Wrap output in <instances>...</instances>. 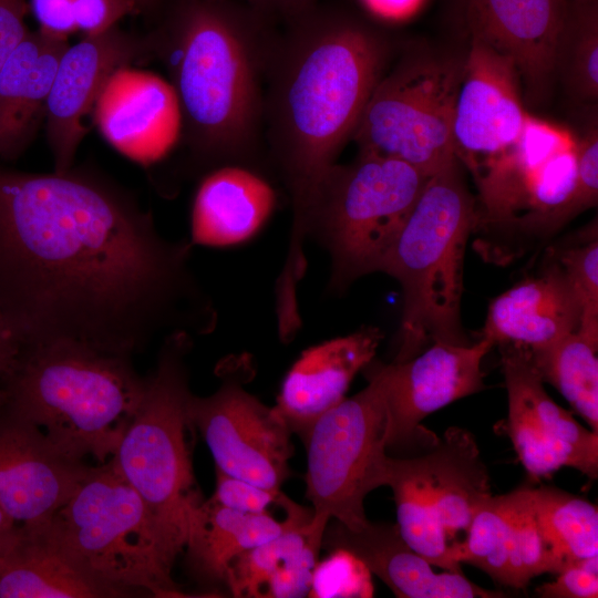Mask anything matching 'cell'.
<instances>
[{
    "instance_id": "6da1fadb",
    "label": "cell",
    "mask_w": 598,
    "mask_h": 598,
    "mask_svg": "<svg viewBox=\"0 0 598 598\" xmlns=\"http://www.w3.org/2000/svg\"><path fill=\"white\" fill-rule=\"evenodd\" d=\"M193 246L94 171L0 167V307L21 350L73 341L133 358L175 331L212 332Z\"/></svg>"
},
{
    "instance_id": "7a4b0ae2",
    "label": "cell",
    "mask_w": 598,
    "mask_h": 598,
    "mask_svg": "<svg viewBox=\"0 0 598 598\" xmlns=\"http://www.w3.org/2000/svg\"><path fill=\"white\" fill-rule=\"evenodd\" d=\"M389 47L351 22H323L275 40L264 93V142L289 196L288 250L276 279L293 291L307 269L305 241L319 185L353 136Z\"/></svg>"
},
{
    "instance_id": "3957f363",
    "label": "cell",
    "mask_w": 598,
    "mask_h": 598,
    "mask_svg": "<svg viewBox=\"0 0 598 598\" xmlns=\"http://www.w3.org/2000/svg\"><path fill=\"white\" fill-rule=\"evenodd\" d=\"M272 39L213 1L179 11L161 52L182 112V134L198 167L257 169L264 148V93Z\"/></svg>"
},
{
    "instance_id": "277c9868",
    "label": "cell",
    "mask_w": 598,
    "mask_h": 598,
    "mask_svg": "<svg viewBox=\"0 0 598 598\" xmlns=\"http://www.w3.org/2000/svg\"><path fill=\"white\" fill-rule=\"evenodd\" d=\"M0 386L4 405L37 425L58 448L103 464L133 420L146 378L134 369L132 358L54 341L22 349Z\"/></svg>"
},
{
    "instance_id": "5b68a950",
    "label": "cell",
    "mask_w": 598,
    "mask_h": 598,
    "mask_svg": "<svg viewBox=\"0 0 598 598\" xmlns=\"http://www.w3.org/2000/svg\"><path fill=\"white\" fill-rule=\"evenodd\" d=\"M475 217L476 199L455 158L429 178L379 268L403 290L393 362L408 361L435 342L470 343L460 310L464 255Z\"/></svg>"
},
{
    "instance_id": "8992f818",
    "label": "cell",
    "mask_w": 598,
    "mask_h": 598,
    "mask_svg": "<svg viewBox=\"0 0 598 598\" xmlns=\"http://www.w3.org/2000/svg\"><path fill=\"white\" fill-rule=\"evenodd\" d=\"M193 336L167 334L156 364L146 377L140 406L126 429L112 462L141 495L179 555L186 545L190 519L203 502L195 483L187 432L189 371L187 355Z\"/></svg>"
},
{
    "instance_id": "52a82bcc",
    "label": "cell",
    "mask_w": 598,
    "mask_h": 598,
    "mask_svg": "<svg viewBox=\"0 0 598 598\" xmlns=\"http://www.w3.org/2000/svg\"><path fill=\"white\" fill-rule=\"evenodd\" d=\"M48 523L92 576L124 596L133 590L185 596L172 577L177 551L112 460L93 467Z\"/></svg>"
},
{
    "instance_id": "ba28073f",
    "label": "cell",
    "mask_w": 598,
    "mask_h": 598,
    "mask_svg": "<svg viewBox=\"0 0 598 598\" xmlns=\"http://www.w3.org/2000/svg\"><path fill=\"white\" fill-rule=\"evenodd\" d=\"M430 177L405 162L364 152L329 168L308 220V237L331 258L329 290L341 292L379 271Z\"/></svg>"
},
{
    "instance_id": "9c48e42d",
    "label": "cell",
    "mask_w": 598,
    "mask_h": 598,
    "mask_svg": "<svg viewBox=\"0 0 598 598\" xmlns=\"http://www.w3.org/2000/svg\"><path fill=\"white\" fill-rule=\"evenodd\" d=\"M363 370L368 385L322 414L305 443L306 496L312 505L311 524L320 528L331 519L350 529L365 526L364 498L388 484L386 377L381 362L372 360Z\"/></svg>"
},
{
    "instance_id": "30bf717a",
    "label": "cell",
    "mask_w": 598,
    "mask_h": 598,
    "mask_svg": "<svg viewBox=\"0 0 598 598\" xmlns=\"http://www.w3.org/2000/svg\"><path fill=\"white\" fill-rule=\"evenodd\" d=\"M386 486L393 492L396 525L411 548L434 567L464 574L451 548L492 496L472 433L451 426L423 455L390 456Z\"/></svg>"
},
{
    "instance_id": "8fae6325",
    "label": "cell",
    "mask_w": 598,
    "mask_h": 598,
    "mask_svg": "<svg viewBox=\"0 0 598 598\" xmlns=\"http://www.w3.org/2000/svg\"><path fill=\"white\" fill-rule=\"evenodd\" d=\"M464 60L416 52L384 72L352 136L359 152L405 162L429 176L455 159L452 120Z\"/></svg>"
},
{
    "instance_id": "7c38bea8",
    "label": "cell",
    "mask_w": 598,
    "mask_h": 598,
    "mask_svg": "<svg viewBox=\"0 0 598 598\" xmlns=\"http://www.w3.org/2000/svg\"><path fill=\"white\" fill-rule=\"evenodd\" d=\"M220 380L208 396L192 394L188 415L221 472L255 485L281 491L290 476L291 431L277 410L244 384L254 375L247 354L231 355L216 368Z\"/></svg>"
},
{
    "instance_id": "4fadbf2b",
    "label": "cell",
    "mask_w": 598,
    "mask_h": 598,
    "mask_svg": "<svg viewBox=\"0 0 598 598\" xmlns=\"http://www.w3.org/2000/svg\"><path fill=\"white\" fill-rule=\"evenodd\" d=\"M508 398L507 433L533 478L573 467L598 477V433L586 429L547 394L526 348L502 344Z\"/></svg>"
},
{
    "instance_id": "5bb4252c",
    "label": "cell",
    "mask_w": 598,
    "mask_h": 598,
    "mask_svg": "<svg viewBox=\"0 0 598 598\" xmlns=\"http://www.w3.org/2000/svg\"><path fill=\"white\" fill-rule=\"evenodd\" d=\"M470 41L454 105L452 143L455 158L476 181L513 150L528 113L514 62L478 39Z\"/></svg>"
},
{
    "instance_id": "9a60e30c",
    "label": "cell",
    "mask_w": 598,
    "mask_h": 598,
    "mask_svg": "<svg viewBox=\"0 0 598 598\" xmlns=\"http://www.w3.org/2000/svg\"><path fill=\"white\" fill-rule=\"evenodd\" d=\"M494 344L435 342L403 362L383 363L391 415L389 446L423 443L437 437L421 426L423 419L450 403L484 389L482 362Z\"/></svg>"
},
{
    "instance_id": "2e32d148",
    "label": "cell",
    "mask_w": 598,
    "mask_h": 598,
    "mask_svg": "<svg viewBox=\"0 0 598 598\" xmlns=\"http://www.w3.org/2000/svg\"><path fill=\"white\" fill-rule=\"evenodd\" d=\"M92 466L58 448L33 423L0 404V509L17 524L50 519Z\"/></svg>"
},
{
    "instance_id": "e0dca14e",
    "label": "cell",
    "mask_w": 598,
    "mask_h": 598,
    "mask_svg": "<svg viewBox=\"0 0 598 598\" xmlns=\"http://www.w3.org/2000/svg\"><path fill=\"white\" fill-rule=\"evenodd\" d=\"M570 0H465L464 23L475 38L515 64L523 101H547Z\"/></svg>"
},
{
    "instance_id": "ac0fdd59",
    "label": "cell",
    "mask_w": 598,
    "mask_h": 598,
    "mask_svg": "<svg viewBox=\"0 0 598 598\" xmlns=\"http://www.w3.org/2000/svg\"><path fill=\"white\" fill-rule=\"evenodd\" d=\"M150 49L116 25L69 44L59 61L45 106V128L54 172L64 173L73 167L86 133L85 117L112 73L132 65Z\"/></svg>"
},
{
    "instance_id": "d6986e66",
    "label": "cell",
    "mask_w": 598,
    "mask_h": 598,
    "mask_svg": "<svg viewBox=\"0 0 598 598\" xmlns=\"http://www.w3.org/2000/svg\"><path fill=\"white\" fill-rule=\"evenodd\" d=\"M451 555L454 561L470 564L495 582L516 589L565 567L536 522L526 486L492 495L474 515L464 538L452 546Z\"/></svg>"
},
{
    "instance_id": "ffe728a7",
    "label": "cell",
    "mask_w": 598,
    "mask_h": 598,
    "mask_svg": "<svg viewBox=\"0 0 598 598\" xmlns=\"http://www.w3.org/2000/svg\"><path fill=\"white\" fill-rule=\"evenodd\" d=\"M92 113L104 140L144 166L163 158L182 135V112L172 84L132 65L112 73Z\"/></svg>"
},
{
    "instance_id": "44dd1931",
    "label": "cell",
    "mask_w": 598,
    "mask_h": 598,
    "mask_svg": "<svg viewBox=\"0 0 598 598\" xmlns=\"http://www.w3.org/2000/svg\"><path fill=\"white\" fill-rule=\"evenodd\" d=\"M383 338L377 327L305 350L286 374L275 409L305 444L315 422L339 404L355 374L370 363Z\"/></svg>"
},
{
    "instance_id": "7402d4cb",
    "label": "cell",
    "mask_w": 598,
    "mask_h": 598,
    "mask_svg": "<svg viewBox=\"0 0 598 598\" xmlns=\"http://www.w3.org/2000/svg\"><path fill=\"white\" fill-rule=\"evenodd\" d=\"M322 546L355 556L400 598H497L503 591L485 589L464 574L433 566L402 537L396 524L371 523L350 529L334 520L327 525Z\"/></svg>"
},
{
    "instance_id": "603a6c76",
    "label": "cell",
    "mask_w": 598,
    "mask_h": 598,
    "mask_svg": "<svg viewBox=\"0 0 598 598\" xmlns=\"http://www.w3.org/2000/svg\"><path fill=\"white\" fill-rule=\"evenodd\" d=\"M581 303L559 265L546 255L538 275L494 298L481 338L535 350L579 328Z\"/></svg>"
},
{
    "instance_id": "cb8c5ba5",
    "label": "cell",
    "mask_w": 598,
    "mask_h": 598,
    "mask_svg": "<svg viewBox=\"0 0 598 598\" xmlns=\"http://www.w3.org/2000/svg\"><path fill=\"white\" fill-rule=\"evenodd\" d=\"M48 520L17 524L3 544L0 598L124 596L92 576L60 543Z\"/></svg>"
},
{
    "instance_id": "d4e9b609",
    "label": "cell",
    "mask_w": 598,
    "mask_h": 598,
    "mask_svg": "<svg viewBox=\"0 0 598 598\" xmlns=\"http://www.w3.org/2000/svg\"><path fill=\"white\" fill-rule=\"evenodd\" d=\"M276 203L274 187L258 171L234 164L216 167L196 190L189 239L208 247L246 241L269 219Z\"/></svg>"
},
{
    "instance_id": "484cf974",
    "label": "cell",
    "mask_w": 598,
    "mask_h": 598,
    "mask_svg": "<svg viewBox=\"0 0 598 598\" xmlns=\"http://www.w3.org/2000/svg\"><path fill=\"white\" fill-rule=\"evenodd\" d=\"M68 40L27 31L0 71V158L13 159L45 116L47 100Z\"/></svg>"
},
{
    "instance_id": "4316f807",
    "label": "cell",
    "mask_w": 598,
    "mask_h": 598,
    "mask_svg": "<svg viewBox=\"0 0 598 598\" xmlns=\"http://www.w3.org/2000/svg\"><path fill=\"white\" fill-rule=\"evenodd\" d=\"M306 508L278 536L239 555L230 565L227 589L234 597L308 596L324 528L311 524Z\"/></svg>"
},
{
    "instance_id": "83f0119b",
    "label": "cell",
    "mask_w": 598,
    "mask_h": 598,
    "mask_svg": "<svg viewBox=\"0 0 598 598\" xmlns=\"http://www.w3.org/2000/svg\"><path fill=\"white\" fill-rule=\"evenodd\" d=\"M285 518L269 512L245 513L203 501L190 519L185 545L188 567L208 585L226 586L231 563L243 553L281 534L306 507L282 495Z\"/></svg>"
},
{
    "instance_id": "f1b7e54d",
    "label": "cell",
    "mask_w": 598,
    "mask_h": 598,
    "mask_svg": "<svg viewBox=\"0 0 598 598\" xmlns=\"http://www.w3.org/2000/svg\"><path fill=\"white\" fill-rule=\"evenodd\" d=\"M530 360L544 382L550 383L598 433V333L582 329L535 350Z\"/></svg>"
},
{
    "instance_id": "f546056e",
    "label": "cell",
    "mask_w": 598,
    "mask_h": 598,
    "mask_svg": "<svg viewBox=\"0 0 598 598\" xmlns=\"http://www.w3.org/2000/svg\"><path fill=\"white\" fill-rule=\"evenodd\" d=\"M536 522L564 566L598 556V512L590 502L553 486H526Z\"/></svg>"
},
{
    "instance_id": "4dcf8cb0",
    "label": "cell",
    "mask_w": 598,
    "mask_h": 598,
    "mask_svg": "<svg viewBox=\"0 0 598 598\" xmlns=\"http://www.w3.org/2000/svg\"><path fill=\"white\" fill-rule=\"evenodd\" d=\"M555 74L571 99L597 104L598 2L570 0L567 20L555 56Z\"/></svg>"
},
{
    "instance_id": "1f68e13d",
    "label": "cell",
    "mask_w": 598,
    "mask_h": 598,
    "mask_svg": "<svg viewBox=\"0 0 598 598\" xmlns=\"http://www.w3.org/2000/svg\"><path fill=\"white\" fill-rule=\"evenodd\" d=\"M547 256L563 270L582 309L579 328L598 333V229L597 220L548 249Z\"/></svg>"
},
{
    "instance_id": "d6a6232c",
    "label": "cell",
    "mask_w": 598,
    "mask_h": 598,
    "mask_svg": "<svg viewBox=\"0 0 598 598\" xmlns=\"http://www.w3.org/2000/svg\"><path fill=\"white\" fill-rule=\"evenodd\" d=\"M330 555L317 561L309 597H369L372 596L370 571L351 553L332 549Z\"/></svg>"
},
{
    "instance_id": "836d02e7",
    "label": "cell",
    "mask_w": 598,
    "mask_h": 598,
    "mask_svg": "<svg viewBox=\"0 0 598 598\" xmlns=\"http://www.w3.org/2000/svg\"><path fill=\"white\" fill-rule=\"evenodd\" d=\"M282 494L281 491L255 485L216 468V487L209 499L245 513H266L271 505L279 504Z\"/></svg>"
},
{
    "instance_id": "e575fe53",
    "label": "cell",
    "mask_w": 598,
    "mask_h": 598,
    "mask_svg": "<svg viewBox=\"0 0 598 598\" xmlns=\"http://www.w3.org/2000/svg\"><path fill=\"white\" fill-rule=\"evenodd\" d=\"M555 580L546 582L535 592L542 598H597L598 556L573 561L565 566Z\"/></svg>"
},
{
    "instance_id": "d590c367",
    "label": "cell",
    "mask_w": 598,
    "mask_h": 598,
    "mask_svg": "<svg viewBox=\"0 0 598 598\" xmlns=\"http://www.w3.org/2000/svg\"><path fill=\"white\" fill-rule=\"evenodd\" d=\"M577 140L576 206L579 213L596 206L598 198V127L597 116L590 121Z\"/></svg>"
},
{
    "instance_id": "8d00e7d4",
    "label": "cell",
    "mask_w": 598,
    "mask_h": 598,
    "mask_svg": "<svg viewBox=\"0 0 598 598\" xmlns=\"http://www.w3.org/2000/svg\"><path fill=\"white\" fill-rule=\"evenodd\" d=\"M73 7L76 29L84 37L104 33L126 14L137 12L132 0H74Z\"/></svg>"
},
{
    "instance_id": "74e56055",
    "label": "cell",
    "mask_w": 598,
    "mask_h": 598,
    "mask_svg": "<svg viewBox=\"0 0 598 598\" xmlns=\"http://www.w3.org/2000/svg\"><path fill=\"white\" fill-rule=\"evenodd\" d=\"M73 6L74 0H30L39 30L64 40L78 32Z\"/></svg>"
},
{
    "instance_id": "f35d334b",
    "label": "cell",
    "mask_w": 598,
    "mask_h": 598,
    "mask_svg": "<svg viewBox=\"0 0 598 598\" xmlns=\"http://www.w3.org/2000/svg\"><path fill=\"white\" fill-rule=\"evenodd\" d=\"M25 0H0V71L28 29Z\"/></svg>"
},
{
    "instance_id": "ab89813d",
    "label": "cell",
    "mask_w": 598,
    "mask_h": 598,
    "mask_svg": "<svg viewBox=\"0 0 598 598\" xmlns=\"http://www.w3.org/2000/svg\"><path fill=\"white\" fill-rule=\"evenodd\" d=\"M21 353V342L0 307V383L14 369Z\"/></svg>"
},
{
    "instance_id": "60d3db41",
    "label": "cell",
    "mask_w": 598,
    "mask_h": 598,
    "mask_svg": "<svg viewBox=\"0 0 598 598\" xmlns=\"http://www.w3.org/2000/svg\"><path fill=\"white\" fill-rule=\"evenodd\" d=\"M364 6L377 17L402 21L414 16L425 0H362Z\"/></svg>"
},
{
    "instance_id": "b9f144b4",
    "label": "cell",
    "mask_w": 598,
    "mask_h": 598,
    "mask_svg": "<svg viewBox=\"0 0 598 598\" xmlns=\"http://www.w3.org/2000/svg\"><path fill=\"white\" fill-rule=\"evenodd\" d=\"M17 523L0 509V549L10 536Z\"/></svg>"
},
{
    "instance_id": "7bdbcfd3",
    "label": "cell",
    "mask_w": 598,
    "mask_h": 598,
    "mask_svg": "<svg viewBox=\"0 0 598 598\" xmlns=\"http://www.w3.org/2000/svg\"><path fill=\"white\" fill-rule=\"evenodd\" d=\"M137 9V11L146 8L153 0H132Z\"/></svg>"
},
{
    "instance_id": "ee69618b",
    "label": "cell",
    "mask_w": 598,
    "mask_h": 598,
    "mask_svg": "<svg viewBox=\"0 0 598 598\" xmlns=\"http://www.w3.org/2000/svg\"><path fill=\"white\" fill-rule=\"evenodd\" d=\"M258 1H262V2H280L281 4L283 6H288V4H292L293 1L296 0H258Z\"/></svg>"
},
{
    "instance_id": "f6af8a7d",
    "label": "cell",
    "mask_w": 598,
    "mask_h": 598,
    "mask_svg": "<svg viewBox=\"0 0 598 598\" xmlns=\"http://www.w3.org/2000/svg\"><path fill=\"white\" fill-rule=\"evenodd\" d=\"M3 399H4V393H3V390L0 386V404L2 403Z\"/></svg>"
}]
</instances>
